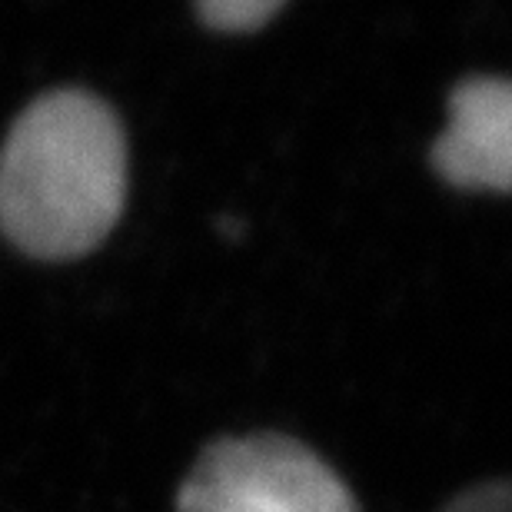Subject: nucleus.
<instances>
[{
  "label": "nucleus",
  "mask_w": 512,
  "mask_h": 512,
  "mask_svg": "<svg viewBox=\"0 0 512 512\" xmlns=\"http://www.w3.org/2000/svg\"><path fill=\"white\" fill-rule=\"evenodd\" d=\"M127 207V133L84 87L34 97L0 143V233L30 260L97 250Z\"/></svg>",
  "instance_id": "nucleus-1"
},
{
  "label": "nucleus",
  "mask_w": 512,
  "mask_h": 512,
  "mask_svg": "<svg viewBox=\"0 0 512 512\" xmlns=\"http://www.w3.org/2000/svg\"><path fill=\"white\" fill-rule=\"evenodd\" d=\"M177 512H360V506L310 446L280 433H250L203 449L180 486Z\"/></svg>",
  "instance_id": "nucleus-2"
},
{
  "label": "nucleus",
  "mask_w": 512,
  "mask_h": 512,
  "mask_svg": "<svg viewBox=\"0 0 512 512\" xmlns=\"http://www.w3.org/2000/svg\"><path fill=\"white\" fill-rule=\"evenodd\" d=\"M429 160L459 190L512 193V80L466 77L449 97V124Z\"/></svg>",
  "instance_id": "nucleus-3"
},
{
  "label": "nucleus",
  "mask_w": 512,
  "mask_h": 512,
  "mask_svg": "<svg viewBox=\"0 0 512 512\" xmlns=\"http://www.w3.org/2000/svg\"><path fill=\"white\" fill-rule=\"evenodd\" d=\"M283 0H200L197 17L217 34H253L280 14Z\"/></svg>",
  "instance_id": "nucleus-4"
},
{
  "label": "nucleus",
  "mask_w": 512,
  "mask_h": 512,
  "mask_svg": "<svg viewBox=\"0 0 512 512\" xmlns=\"http://www.w3.org/2000/svg\"><path fill=\"white\" fill-rule=\"evenodd\" d=\"M443 512H512V483H483L456 496Z\"/></svg>",
  "instance_id": "nucleus-5"
}]
</instances>
